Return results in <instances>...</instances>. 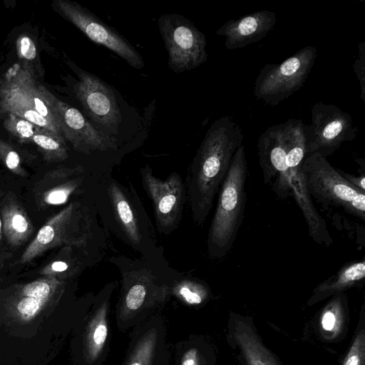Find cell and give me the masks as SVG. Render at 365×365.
Returning a JSON list of instances; mask_svg holds the SVG:
<instances>
[{
    "instance_id": "1",
    "label": "cell",
    "mask_w": 365,
    "mask_h": 365,
    "mask_svg": "<svg viewBox=\"0 0 365 365\" xmlns=\"http://www.w3.org/2000/svg\"><path fill=\"white\" fill-rule=\"evenodd\" d=\"M244 135L230 116L215 120L193 158L187 180V197L197 225L206 220Z\"/></svg>"
},
{
    "instance_id": "2",
    "label": "cell",
    "mask_w": 365,
    "mask_h": 365,
    "mask_svg": "<svg viewBox=\"0 0 365 365\" xmlns=\"http://www.w3.org/2000/svg\"><path fill=\"white\" fill-rule=\"evenodd\" d=\"M247 174L245 148L241 145L234 154L220 187L209 229L207 249L212 258L225 257L236 239L245 215Z\"/></svg>"
},
{
    "instance_id": "3",
    "label": "cell",
    "mask_w": 365,
    "mask_h": 365,
    "mask_svg": "<svg viewBox=\"0 0 365 365\" xmlns=\"http://www.w3.org/2000/svg\"><path fill=\"white\" fill-rule=\"evenodd\" d=\"M122 284L115 306L118 330L125 332L145 322L169 299L173 283L157 276L148 267H120Z\"/></svg>"
},
{
    "instance_id": "4",
    "label": "cell",
    "mask_w": 365,
    "mask_h": 365,
    "mask_svg": "<svg viewBox=\"0 0 365 365\" xmlns=\"http://www.w3.org/2000/svg\"><path fill=\"white\" fill-rule=\"evenodd\" d=\"M44 88L37 83L30 64H14L0 78V108L8 114L62 135Z\"/></svg>"
},
{
    "instance_id": "5",
    "label": "cell",
    "mask_w": 365,
    "mask_h": 365,
    "mask_svg": "<svg viewBox=\"0 0 365 365\" xmlns=\"http://www.w3.org/2000/svg\"><path fill=\"white\" fill-rule=\"evenodd\" d=\"M93 224L92 213L86 205L80 201L70 202L38 230L19 262L28 263L58 246L86 247L93 238Z\"/></svg>"
},
{
    "instance_id": "6",
    "label": "cell",
    "mask_w": 365,
    "mask_h": 365,
    "mask_svg": "<svg viewBox=\"0 0 365 365\" xmlns=\"http://www.w3.org/2000/svg\"><path fill=\"white\" fill-rule=\"evenodd\" d=\"M302 170L311 197L365 220V192L351 185L325 158L307 155Z\"/></svg>"
},
{
    "instance_id": "7",
    "label": "cell",
    "mask_w": 365,
    "mask_h": 365,
    "mask_svg": "<svg viewBox=\"0 0 365 365\" xmlns=\"http://www.w3.org/2000/svg\"><path fill=\"white\" fill-rule=\"evenodd\" d=\"M317 48L307 46L280 63H267L255 83V96L274 106L302 87L317 58Z\"/></svg>"
},
{
    "instance_id": "8",
    "label": "cell",
    "mask_w": 365,
    "mask_h": 365,
    "mask_svg": "<svg viewBox=\"0 0 365 365\" xmlns=\"http://www.w3.org/2000/svg\"><path fill=\"white\" fill-rule=\"evenodd\" d=\"M168 56V66L176 73L197 68L207 61L206 37L182 15L165 14L158 20Z\"/></svg>"
},
{
    "instance_id": "9",
    "label": "cell",
    "mask_w": 365,
    "mask_h": 365,
    "mask_svg": "<svg viewBox=\"0 0 365 365\" xmlns=\"http://www.w3.org/2000/svg\"><path fill=\"white\" fill-rule=\"evenodd\" d=\"M305 126L299 119H289L269 127L258 138L257 146L263 182L269 184L275 179L273 190L280 198L290 195L286 160L294 139Z\"/></svg>"
},
{
    "instance_id": "10",
    "label": "cell",
    "mask_w": 365,
    "mask_h": 365,
    "mask_svg": "<svg viewBox=\"0 0 365 365\" xmlns=\"http://www.w3.org/2000/svg\"><path fill=\"white\" fill-rule=\"evenodd\" d=\"M113 284L94 296L86 316L78 324L75 349L80 365H102L107 359L110 342L109 312Z\"/></svg>"
},
{
    "instance_id": "11",
    "label": "cell",
    "mask_w": 365,
    "mask_h": 365,
    "mask_svg": "<svg viewBox=\"0 0 365 365\" xmlns=\"http://www.w3.org/2000/svg\"><path fill=\"white\" fill-rule=\"evenodd\" d=\"M53 6L92 41L106 47L133 68L140 70L144 67L143 59L135 48L116 29L86 8L69 0H56Z\"/></svg>"
},
{
    "instance_id": "12",
    "label": "cell",
    "mask_w": 365,
    "mask_h": 365,
    "mask_svg": "<svg viewBox=\"0 0 365 365\" xmlns=\"http://www.w3.org/2000/svg\"><path fill=\"white\" fill-rule=\"evenodd\" d=\"M312 122L307 125V155H332L343 143L354 140L358 129L351 115L335 105L317 103L311 110Z\"/></svg>"
},
{
    "instance_id": "13",
    "label": "cell",
    "mask_w": 365,
    "mask_h": 365,
    "mask_svg": "<svg viewBox=\"0 0 365 365\" xmlns=\"http://www.w3.org/2000/svg\"><path fill=\"white\" fill-rule=\"evenodd\" d=\"M107 195L111 211L123 237L133 249L150 255L153 232L146 212L135 192L113 179L107 183Z\"/></svg>"
},
{
    "instance_id": "14",
    "label": "cell",
    "mask_w": 365,
    "mask_h": 365,
    "mask_svg": "<svg viewBox=\"0 0 365 365\" xmlns=\"http://www.w3.org/2000/svg\"><path fill=\"white\" fill-rule=\"evenodd\" d=\"M44 93L52 107L63 137L71 143L76 150L90 154L95 151L117 149L116 140L99 130L78 109L57 98L46 87Z\"/></svg>"
},
{
    "instance_id": "15",
    "label": "cell",
    "mask_w": 365,
    "mask_h": 365,
    "mask_svg": "<svg viewBox=\"0 0 365 365\" xmlns=\"http://www.w3.org/2000/svg\"><path fill=\"white\" fill-rule=\"evenodd\" d=\"M143 187L154 207L156 227L160 233L169 234L178 226L185 200L180 175L173 172L165 180L155 177L148 165L140 168Z\"/></svg>"
},
{
    "instance_id": "16",
    "label": "cell",
    "mask_w": 365,
    "mask_h": 365,
    "mask_svg": "<svg viewBox=\"0 0 365 365\" xmlns=\"http://www.w3.org/2000/svg\"><path fill=\"white\" fill-rule=\"evenodd\" d=\"M75 67L78 77L74 85L76 98L93 121L116 133L121 114L112 87L97 76Z\"/></svg>"
},
{
    "instance_id": "17",
    "label": "cell",
    "mask_w": 365,
    "mask_h": 365,
    "mask_svg": "<svg viewBox=\"0 0 365 365\" xmlns=\"http://www.w3.org/2000/svg\"><path fill=\"white\" fill-rule=\"evenodd\" d=\"M121 365H170L163 319L153 314L133 327Z\"/></svg>"
},
{
    "instance_id": "18",
    "label": "cell",
    "mask_w": 365,
    "mask_h": 365,
    "mask_svg": "<svg viewBox=\"0 0 365 365\" xmlns=\"http://www.w3.org/2000/svg\"><path fill=\"white\" fill-rule=\"evenodd\" d=\"M276 21L274 11H255L227 21L216 31V34L225 37L227 49L240 48L264 38L274 28Z\"/></svg>"
},
{
    "instance_id": "19",
    "label": "cell",
    "mask_w": 365,
    "mask_h": 365,
    "mask_svg": "<svg viewBox=\"0 0 365 365\" xmlns=\"http://www.w3.org/2000/svg\"><path fill=\"white\" fill-rule=\"evenodd\" d=\"M83 172L82 166L61 168L45 175L41 180L40 202L45 205H60L69 197L80 191L84 178L80 177Z\"/></svg>"
},
{
    "instance_id": "20",
    "label": "cell",
    "mask_w": 365,
    "mask_h": 365,
    "mask_svg": "<svg viewBox=\"0 0 365 365\" xmlns=\"http://www.w3.org/2000/svg\"><path fill=\"white\" fill-rule=\"evenodd\" d=\"M2 232L12 246L24 243L34 232V227L22 206L11 196L3 202L1 210Z\"/></svg>"
},
{
    "instance_id": "21",
    "label": "cell",
    "mask_w": 365,
    "mask_h": 365,
    "mask_svg": "<svg viewBox=\"0 0 365 365\" xmlns=\"http://www.w3.org/2000/svg\"><path fill=\"white\" fill-rule=\"evenodd\" d=\"M364 277V259L346 263L334 275L320 283L315 288L312 299H322L349 289L362 282Z\"/></svg>"
},
{
    "instance_id": "22",
    "label": "cell",
    "mask_w": 365,
    "mask_h": 365,
    "mask_svg": "<svg viewBox=\"0 0 365 365\" xmlns=\"http://www.w3.org/2000/svg\"><path fill=\"white\" fill-rule=\"evenodd\" d=\"M234 334L249 365H277L252 328L247 324L238 321L235 324Z\"/></svg>"
},
{
    "instance_id": "23",
    "label": "cell",
    "mask_w": 365,
    "mask_h": 365,
    "mask_svg": "<svg viewBox=\"0 0 365 365\" xmlns=\"http://www.w3.org/2000/svg\"><path fill=\"white\" fill-rule=\"evenodd\" d=\"M31 141L38 146L48 162L63 161L68 157V148L62 135L38 127Z\"/></svg>"
},
{
    "instance_id": "24",
    "label": "cell",
    "mask_w": 365,
    "mask_h": 365,
    "mask_svg": "<svg viewBox=\"0 0 365 365\" xmlns=\"http://www.w3.org/2000/svg\"><path fill=\"white\" fill-rule=\"evenodd\" d=\"M170 294L186 305L197 306L208 299L210 289L202 282L185 278L173 282L170 286Z\"/></svg>"
},
{
    "instance_id": "25",
    "label": "cell",
    "mask_w": 365,
    "mask_h": 365,
    "mask_svg": "<svg viewBox=\"0 0 365 365\" xmlns=\"http://www.w3.org/2000/svg\"><path fill=\"white\" fill-rule=\"evenodd\" d=\"M174 365H207L202 342L194 336L178 341L175 346Z\"/></svg>"
},
{
    "instance_id": "26",
    "label": "cell",
    "mask_w": 365,
    "mask_h": 365,
    "mask_svg": "<svg viewBox=\"0 0 365 365\" xmlns=\"http://www.w3.org/2000/svg\"><path fill=\"white\" fill-rule=\"evenodd\" d=\"M4 128L22 141L31 140L38 126L16 115L9 113L4 121Z\"/></svg>"
},
{
    "instance_id": "27",
    "label": "cell",
    "mask_w": 365,
    "mask_h": 365,
    "mask_svg": "<svg viewBox=\"0 0 365 365\" xmlns=\"http://www.w3.org/2000/svg\"><path fill=\"white\" fill-rule=\"evenodd\" d=\"M341 302L340 297L333 299L324 310L321 317V326L328 332H336L341 324Z\"/></svg>"
},
{
    "instance_id": "28",
    "label": "cell",
    "mask_w": 365,
    "mask_h": 365,
    "mask_svg": "<svg viewBox=\"0 0 365 365\" xmlns=\"http://www.w3.org/2000/svg\"><path fill=\"white\" fill-rule=\"evenodd\" d=\"M0 158L11 172L20 176L26 175V171L21 165L18 153L2 139H0Z\"/></svg>"
},
{
    "instance_id": "29",
    "label": "cell",
    "mask_w": 365,
    "mask_h": 365,
    "mask_svg": "<svg viewBox=\"0 0 365 365\" xmlns=\"http://www.w3.org/2000/svg\"><path fill=\"white\" fill-rule=\"evenodd\" d=\"M364 352V333L359 332L344 359L343 365H361Z\"/></svg>"
},
{
    "instance_id": "30",
    "label": "cell",
    "mask_w": 365,
    "mask_h": 365,
    "mask_svg": "<svg viewBox=\"0 0 365 365\" xmlns=\"http://www.w3.org/2000/svg\"><path fill=\"white\" fill-rule=\"evenodd\" d=\"M354 71L360 85V98L365 102V41L359 44L358 55L353 64Z\"/></svg>"
},
{
    "instance_id": "31",
    "label": "cell",
    "mask_w": 365,
    "mask_h": 365,
    "mask_svg": "<svg viewBox=\"0 0 365 365\" xmlns=\"http://www.w3.org/2000/svg\"><path fill=\"white\" fill-rule=\"evenodd\" d=\"M16 51L19 58L24 63L32 61L36 57V48L33 40L26 35L20 36L16 40Z\"/></svg>"
},
{
    "instance_id": "32",
    "label": "cell",
    "mask_w": 365,
    "mask_h": 365,
    "mask_svg": "<svg viewBox=\"0 0 365 365\" xmlns=\"http://www.w3.org/2000/svg\"><path fill=\"white\" fill-rule=\"evenodd\" d=\"M70 267V264L67 262L57 260L46 266L41 272V274L45 277H57L60 278L63 277L66 272L73 271Z\"/></svg>"
},
{
    "instance_id": "33",
    "label": "cell",
    "mask_w": 365,
    "mask_h": 365,
    "mask_svg": "<svg viewBox=\"0 0 365 365\" xmlns=\"http://www.w3.org/2000/svg\"><path fill=\"white\" fill-rule=\"evenodd\" d=\"M340 175L346 179L351 185L357 189L365 192V176L364 174H360L359 176L345 173L344 171L336 168Z\"/></svg>"
},
{
    "instance_id": "34",
    "label": "cell",
    "mask_w": 365,
    "mask_h": 365,
    "mask_svg": "<svg viewBox=\"0 0 365 365\" xmlns=\"http://www.w3.org/2000/svg\"><path fill=\"white\" fill-rule=\"evenodd\" d=\"M0 199H1V189H0ZM1 232H2V223H1V215H0V240H1Z\"/></svg>"
}]
</instances>
